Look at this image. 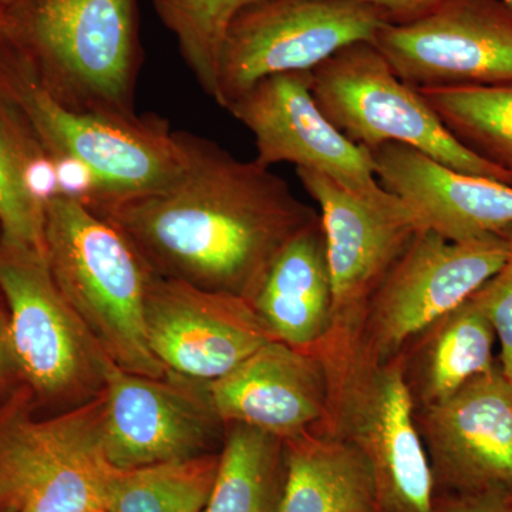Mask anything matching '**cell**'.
Masks as SVG:
<instances>
[{
	"label": "cell",
	"mask_w": 512,
	"mask_h": 512,
	"mask_svg": "<svg viewBox=\"0 0 512 512\" xmlns=\"http://www.w3.org/2000/svg\"><path fill=\"white\" fill-rule=\"evenodd\" d=\"M183 171L99 212L154 274L252 301L269 266L319 218L284 178L184 131Z\"/></svg>",
	"instance_id": "6da1fadb"
},
{
	"label": "cell",
	"mask_w": 512,
	"mask_h": 512,
	"mask_svg": "<svg viewBox=\"0 0 512 512\" xmlns=\"http://www.w3.org/2000/svg\"><path fill=\"white\" fill-rule=\"evenodd\" d=\"M0 37L69 109L136 116L137 0H15L0 8Z\"/></svg>",
	"instance_id": "7a4b0ae2"
},
{
	"label": "cell",
	"mask_w": 512,
	"mask_h": 512,
	"mask_svg": "<svg viewBox=\"0 0 512 512\" xmlns=\"http://www.w3.org/2000/svg\"><path fill=\"white\" fill-rule=\"evenodd\" d=\"M328 373V406L316 431L362 453L375 480L377 512H437L429 458L414 419L403 356L380 362L353 329L315 346Z\"/></svg>",
	"instance_id": "3957f363"
},
{
	"label": "cell",
	"mask_w": 512,
	"mask_h": 512,
	"mask_svg": "<svg viewBox=\"0 0 512 512\" xmlns=\"http://www.w3.org/2000/svg\"><path fill=\"white\" fill-rule=\"evenodd\" d=\"M0 96L52 161H76L99 185L94 214L161 190L183 171L184 131L156 114L117 117L64 106L0 37Z\"/></svg>",
	"instance_id": "277c9868"
},
{
	"label": "cell",
	"mask_w": 512,
	"mask_h": 512,
	"mask_svg": "<svg viewBox=\"0 0 512 512\" xmlns=\"http://www.w3.org/2000/svg\"><path fill=\"white\" fill-rule=\"evenodd\" d=\"M45 256L57 289L114 365L134 375H168L147 340L151 271L119 229L57 195L45 205Z\"/></svg>",
	"instance_id": "5b68a950"
},
{
	"label": "cell",
	"mask_w": 512,
	"mask_h": 512,
	"mask_svg": "<svg viewBox=\"0 0 512 512\" xmlns=\"http://www.w3.org/2000/svg\"><path fill=\"white\" fill-rule=\"evenodd\" d=\"M103 394L53 416L20 386L0 402V512H104L114 468L103 440Z\"/></svg>",
	"instance_id": "8992f818"
},
{
	"label": "cell",
	"mask_w": 512,
	"mask_h": 512,
	"mask_svg": "<svg viewBox=\"0 0 512 512\" xmlns=\"http://www.w3.org/2000/svg\"><path fill=\"white\" fill-rule=\"evenodd\" d=\"M0 295L20 383L37 413L53 416L99 399L113 360L57 289L46 256L0 242Z\"/></svg>",
	"instance_id": "52a82bcc"
},
{
	"label": "cell",
	"mask_w": 512,
	"mask_h": 512,
	"mask_svg": "<svg viewBox=\"0 0 512 512\" xmlns=\"http://www.w3.org/2000/svg\"><path fill=\"white\" fill-rule=\"evenodd\" d=\"M312 92L330 123L370 153L403 144L453 170L511 185L503 171L458 143L423 94L393 72L373 43H352L315 67Z\"/></svg>",
	"instance_id": "ba28073f"
},
{
	"label": "cell",
	"mask_w": 512,
	"mask_h": 512,
	"mask_svg": "<svg viewBox=\"0 0 512 512\" xmlns=\"http://www.w3.org/2000/svg\"><path fill=\"white\" fill-rule=\"evenodd\" d=\"M389 23L356 0H269L239 13L222 42L215 103L227 109L265 77L311 72Z\"/></svg>",
	"instance_id": "9c48e42d"
},
{
	"label": "cell",
	"mask_w": 512,
	"mask_h": 512,
	"mask_svg": "<svg viewBox=\"0 0 512 512\" xmlns=\"http://www.w3.org/2000/svg\"><path fill=\"white\" fill-rule=\"evenodd\" d=\"M500 234L454 242L420 231L370 301L355 332L380 362L393 359L427 326L466 302L503 264Z\"/></svg>",
	"instance_id": "30bf717a"
},
{
	"label": "cell",
	"mask_w": 512,
	"mask_h": 512,
	"mask_svg": "<svg viewBox=\"0 0 512 512\" xmlns=\"http://www.w3.org/2000/svg\"><path fill=\"white\" fill-rule=\"evenodd\" d=\"M370 43L417 90L512 83V9L503 0H443L416 22L386 23Z\"/></svg>",
	"instance_id": "8fae6325"
},
{
	"label": "cell",
	"mask_w": 512,
	"mask_h": 512,
	"mask_svg": "<svg viewBox=\"0 0 512 512\" xmlns=\"http://www.w3.org/2000/svg\"><path fill=\"white\" fill-rule=\"evenodd\" d=\"M107 460L131 470L220 453L227 424L215 412L208 383L168 373L134 375L111 365L103 392Z\"/></svg>",
	"instance_id": "7c38bea8"
},
{
	"label": "cell",
	"mask_w": 512,
	"mask_h": 512,
	"mask_svg": "<svg viewBox=\"0 0 512 512\" xmlns=\"http://www.w3.org/2000/svg\"><path fill=\"white\" fill-rule=\"evenodd\" d=\"M254 134L256 163L315 171L365 200H397L377 180L372 153L330 123L312 92L311 72L265 77L227 107Z\"/></svg>",
	"instance_id": "4fadbf2b"
},
{
	"label": "cell",
	"mask_w": 512,
	"mask_h": 512,
	"mask_svg": "<svg viewBox=\"0 0 512 512\" xmlns=\"http://www.w3.org/2000/svg\"><path fill=\"white\" fill-rule=\"evenodd\" d=\"M436 505L484 495L512 497V383L498 366L446 402L414 410Z\"/></svg>",
	"instance_id": "5bb4252c"
},
{
	"label": "cell",
	"mask_w": 512,
	"mask_h": 512,
	"mask_svg": "<svg viewBox=\"0 0 512 512\" xmlns=\"http://www.w3.org/2000/svg\"><path fill=\"white\" fill-rule=\"evenodd\" d=\"M144 320L148 346L168 373L211 383L272 338L251 302L151 272Z\"/></svg>",
	"instance_id": "9a60e30c"
},
{
	"label": "cell",
	"mask_w": 512,
	"mask_h": 512,
	"mask_svg": "<svg viewBox=\"0 0 512 512\" xmlns=\"http://www.w3.org/2000/svg\"><path fill=\"white\" fill-rule=\"evenodd\" d=\"M296 175L319 205L332 278V329H356L367 302L421 229L399 198L379 204L315 171L296 168Z\"/></svg>",
	"instance_id": "2e32d148"
},
{
	"label": "cell",
	"mask_w": 512,
	"mask_h": 512,
	"mask_svg": "<svg viewBox=\"0 0 512 512\" xmlns=\"http://www.w3.org/2000/svg\"><path fill=\"white\" fill-rule=\"evenodd\" d=\"M208 390L225 424H245L285 441L315 429L325 417L328 373L316 350L269 340L208 383Z\"/></svg>",
	"instance_id": "e0dca14e"
},
{
	"label": "cell",
	"mask_w": 512,
	"mask_h": 512,
	"mask_svg": "<svg viewBox=\"0 0 512 512\" xmlns=\"http://www.w3.org/2000/svg\"><path fill=\"white\" fill-rule=\"evenodd\" d=\"M372 157L377 180L406 205L421 231L464 242L512 225V185L453 170L403 144H384Z\"/></svg>",
	"instance_id": "ac0fdd59"
},
{
	"label": "cell",
	"mask_w": 512,
	"mask_h": 512,
	"mask_svg": "<svg viewBox=\"0 0 512 512\" xmlns=\"http://www.w3.org/2000/svg\"><path fill=\"white\" fill-rule=\"evenodd\" d=\"M272 338L309 350L333 326L332 278L320 215L281 249L251 301Z\"/></svg>",
	"instance_id": "d6986e66"
},
{
	"label": "cell",
	"mask_w": 512,
	"mask_h": 512,
	"mask_svg": "<svg viewBox=\"0 0 512 512\" xmlns=\"http://www.w3.org/2000/svg\"><path fill=\"white\" fill-rule=\"evenodd\" d=\"M493 323L468 298L404 348V377L414 410L446 402L476 377L494 372Z\"/></svg>",
	"instance_id": "ffe728a7"
},
{
	"label": "cell",
	"mask_w": 512,
	"mask_h": 512,
	"mask_svg": "<svg viewBox=\"0 0 512 512\" xmlns=\"http://www.w3.org/2000/svg\"><path fill=\"white\" fill-rule=\"evenodd\" d=\"M279 512H377L369 463L352 444L320 431L285 440Z\"/></svg>",
	"instance_id": "44dd1931"
},
{
	"label": "cell",
	"mask_w": 512,
	"mask_h": 512,
	"mask_svg": "<svg viewBox=\"0 0 512 512\" xmlns=\"http://www.w3.org/2000/svg\"><path fill=\"white\" fill-rule=\"evenodd\" d=\"M284 480V440L227 424L217 478L202 512H279Z\"/></svg>",
	"instance_id": "7402d4cb"
},
{
	"label": "cell",
	"mask_w": 512,
	"mask_h": 512,
	"mask_svg": "<svg viewBox=\"0 0 512 512\" xmlns=\"http://www.w3.org/2000/svg\"><path fill=\"white\" fill-rule=\"evenodd\" d=\"M419 92L458 143L503 171L512 185V83Z\"/></svg>",
	"instance_id": "603a6c76"
},
{
	"label": "cell",
	"mask_w": 512,
	"mask_h": 512,
	"mask_svg": "<svg viewBox=\"0 0 512 512\" xmlns=\"http://www.w3.org/2000/svg\"><path fill=\"white\" fill-rule=\"evenodd\" d=\"M220 453L114 470L104 512H202L217 478Z\"/></svg>",
	"instance_id": "cb8c5ba5"
},
{
	"label": "cell",
	"mask_w": 512,
	"mask_h": 512,
	"mask_svg": "<svg viewBox=\"0 0 512 512\" xmlns=\"http://www.w3.org/2000/svg\"><path fill=\"white\" fill-rule=\"evenodd\" d=\"M43 148L0 96V242L45 255V207L26 185L30 160Z\"/></svg>",
	"instance_id": "d4e9b609"
},
{
	"label": "cell",
	"mask_w": 512,
	"mask_h": 512,
	"mask_svg": "<svg viewBox=\"0 0 512 512\" xmlns=\"http://www.w3.org/2000/svg\"><path fill=\"white\" fill-rule=\"evenodd\" d=\"M269 0H153L161 23L208 96H217L218 60L225 33L239 13Z\"/></svg>",
	"instance_id": "484cf974"
},
{
	"label": "cell",
	"mask_w": 512,
	"mask_h": 512,
	"mask_svg": "<svg viewBox=\"0 0 512 512\" xmlns=\"http://www.w3.org/2000/svg\"><path fill=\"white\" fill-rule=\"evenodd\" d=\"M498 234L507 244L503 264L470 299L493 323L500 345L498 363L504 376L512 383V225Z\"/></svg>",
	"instance_id": "4316f807"
},
{
	"label": "cell",
	"mask_w": 512,
	"mask_h": 512,
	"mask_svg": "<svg viewBox=\"0 0 512 512\" xmlns=\"http://www.w3.org/2000/svg\"><path fill=\"white\" fill-rule=\"evenodd\" d=\"M372 6L386 16L392 25H407L433 12L443 0H356Z\"/></svg>",
	"instance_id": "83f0119b"
},
{
	"label": "cell",
	"mask_w": 512,
	"mask_h": 512,
	"mask_svg": "<svg viewBox=\"0 0 512 512\" xmlns=\"http://www.w3.org/2000/svg\"><path fill=\"white\" fill-rule=\"evenodd\" d=\"M22 386L10 343L8 315L0 306V402Z\"/></svg>",
	"instance_id": "f1b7e54d"
},
{
	"label": "cell",
	"mask_w": 512,
	"mask_h": 512,
	"mask_svg": "<svg viewBox=\"0 0 512 512\" xmlns=\"http://www.w3.org/2000/svg\"><path fill=\"white\" fill-rule=\"evenodd\" d=\"M437 512H512L510 495H484V497L463 498V500L441 501Z\"/></svg>",
	"instance_id": "f546056e"
},
{
	"label": "cell",
	"mask_w": 512,
	"mask_h": 512,
	"mask_svg": "<svg viewBox=\"0 0 512 512\" xmlns=\"http://www.w3.org/2000/svg\"><path fill=\"white\" fill-rule=\"evenodd\" d=\"M12 2H15V0H0V8H2V6H8Z\"/></svg>",
	"instance_id": "4dcf8cb0"
},
{
	"label": "cell",
	"mask_w": 512,
	"mask_h": 512,
	"mask_svg": "<svg viewBox=\"0 0 512 512\" xmlns=\"http://www.w3.org/2000/svg\"><path fill=\"white\" fill-rule=\"evenodd\" d=\"M503 2L508 6V8L512 9V0H503Z\"/></svg>",
	"instance_id": "1f68e13d"
}]
</instances>
